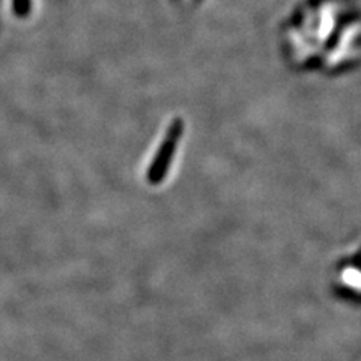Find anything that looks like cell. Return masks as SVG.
Instances as JSON below:
<instances>
[{
    "instance_id": "obj_1",
    "label": "cell",
    "mask_w": 361,
    "mask_h": 361,
    "mask_svg": "<svg viewBox=\"0 0 361 361\" xmlns=\"http://www.w3.org/2000/svg\"><path fill=\"white\" fill-rule=\"evenodd\" d=\"M178 2H180L183 5H187V6H195V5L202 4L203 0H178Z\"/></svg>"
}]
</instances>
